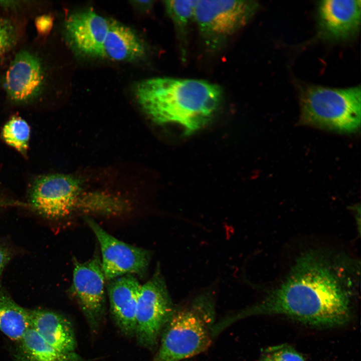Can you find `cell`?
I'll use <instances>...</instances> for the list:
<instances>
[{
  "instance_id": "18",
  "label": "cell",
  "mask_w": 361,
  "mask_h": 361,
  "mask_svg": "<svg viewBox=\"0 0 361 361\" xmlns=\"http://www.w3.org/2000/svg\"><path fill=\"white\" fill-rule=\"evenodd\" d=\"M196 1H165L166 11L172 21L179 40L183 57L186 54V45L189 28L195 20Z\"/></svg>"
},
{
  "instance_id": "20",
  "label": "cell",
  "mask_w": 361,
  "mask_h": 361,
  "mask_svg": "<svg viewBox=\"0 0 361 361\" xmlns=\"http://www.w3.org/2000/svg\"><path fill=\"white\" fill-rule=\"evenodd\" d=\"M259 361H305L303 356L291 346L282 344L272 346L262 353Z\"/></svg>"
},
{
  "instance_id": "23",
  "label": "cell",
  "mask_w": 361,
  "mask_h": 361,
  "mask_svg": "<svg viewBox=\"0 0 361 361\" xmlns=\"http://www.w3.org/2000/svg\"><path fill=\"white\" fill-rule=\"evenodd\" d=\"M52 20L49 17L44 16L40 17L37 22L38 28L41 32H46L51 28Z\"/></svg>"
},
{
  "instance_id": "16",
  "label": "cell",
  "mask_w": 361,
  "mask_h": 361,
  "mask_svg": "<svg viewBox=\"0 0 361 361\" xmlns=\"http://www.w3.org/2000/svg\"><path fill=\"white\" fill-rule=\"evenodd\" d=\"M17 342V361H83L75 352L64 353L57 350L31 326Z\"/></svg>"
},
{
  "instance_id": "1",
  "label": "cell",
  "mask_w": 361,
  "mask_h": 361,
  "mask_svg": "<svg viewBox=\"0 0 361 361\" xmlns=\"http://www.w3.org/2000/svg\"><path fill=\"white\" fill-rule=\"evenodd\" d=\"M357 273L356 261L347 257L308 252L263 300L229 316V320L233 323L251 315L281 314L314 326L342 325L350 317Z\"/></svg>"
},
{
  "instance_id": "12",
  "label": "cell",
  "mask_w": 361,
  "mask_h": 361,
  "mask_svg": "<svg viewBox=\"0 0 361 361\" xmlns=\"http://www.w3.org/2000/svg\"><path fill=\"white\" fill-rule=\"evenodd\" d=\"M360 0H324L318 7V27L321 37L339 41L357 32L360 23Z\"/></svg>"
},
{
  "instance_id": "7",
  "label": "cell",
  "mask_w": 361,
  "mask_h": 361,
  "mask_svg": "<svg viewBox=\"0 0 361 361\" xmlns=\"http://www.w3.org/2000/svg\"><path fill=\"white\" fill-rule=\"evenodd\" d=\"M83 194L81 182L77 177L61 173L45 174L33 182L28 204L30 209L45 218L61 219L78 209Z\"/></svg>"
},
{
  "instance_id": "10",
  "label": "cell",
  "mask_w": 361,
  "mask_h": 361,
  "mask_svg": "<svg viewBox=\"0 0 361 361\" xmlns=\"http://www.w3.org/2000/svg\"><path fill=\"white\" fill-rule=\"evenodd\" d=\"M110 20L91 10L73 13L65 23L67 43L76 54L90 58H102L103 44Z\"/></svg>"
},
{
  "instance_id": "4",
  "label": "cell",
  "mask_w": 361,
  "mask_h": 361,
  "mask_svg": "<svg viewBox=\"0 0 361 361\" xmlns=\"http://www.w3.org/2000/svg\"><path fill=\"white\" fill-rule=\"evenodd\" d=\"M360 98L359 86L343 89L308 86L301 94L302 119L338 132L356 131L360 124Z\"/></svg>"
},
{
  "instance_id": "13",
  "label": "cell",
  "mask_w": 361,
  "mask_h": 361,
  "mask_svg": "<svg viewBox=\"0 0 361 361\" xmlns=\"http://www.w3.org/2000/svg\"><path fill=\"white\" fill-rule=\"evenodd\" d=\"M141 284L132 275L109 281L107 286L112 317L125 335H134L135 313Z\"/></svg>"
},
{
  "instance_id": "6",
  "label": "cell",
  "mask_w": 361,
  "mask_h": 361,
  "mask_svg": "<svg viewBox=\"0 0 361 361\" xmlns=\"http://www.w3.org/2000/svg\"><path fill=\"white\" fill-rule=\"evenodd\" d=\"M174 306L159 267L141 285L135 313L134 335L142 346L154 350L174 311Z\"/></svg>"
},
{
  "instance_id": "22",
  "label": "cell",
  "mask_w": 361,
  "mask_h": 361,
  "mask_svg": "<svg viewBox=\"0 0 361 361\" xmlns=\"http://www.w3.org/2000/svg\"><path fill=\"white\" fill-rule=\"evenodd\" d=\"M12 257V254L10 250L7 247L0 244V277Z\"/></svg>"
},
{
  "instance_id": "21",
  "label": "cell",
  "mask_w": 361,
  "mask_h": 361,
  "mask_svg": "<svg viewBox=\"0 0 361 361\" xmlns=\"http://www.w3.org/2000/svg\"><path fill=\"white\" fill-rule=\"evenodd\" d=\"M15 39L16 31L13 25L0 19V58L12 48Z\"/></svg>"
},
{
  "instance_id": "2",
  "label": "cell",
  "mask_w": 361,
  "mask_h": 361,
  "mask_svg": "<svg viewBox=\"0 0 361 361\" xmlns=\"http://www.w3.org/2000/svg\"><path fill=\"white\" fill-rule=\"evenodd\" d=\"M136 100L158 124L180 126L187 135L207 124L222 99L221 88L206 81L156 77L140 81L135 88Z\"/></svg>"
},
{
  "instance_id": "3",
  "label": "cell",
  "mask_w": 361,
  "mask_h": 361,
  "mask_svg": "<svg viewBox=\"0 0 361 361\" xmlns=\"http://www.w3.org/2000/svg\"><path fill=\"white\" fill-rule=\"evenodd\" d=\"M215 320V299L210 290L175 307L150 361H180L203 352L214 338Z\"/></svg>"
},
{
  "instance_id": "24",
  "label": "cell",
  "mask_w": 361,
  "mask_h": 361,
  "mask_svg": "<svg viewBox=\"0 0 361 361\" xmlns=\"http://www.w3.org/2000/svg\"><path fill=\"white\" fill-rule=\"evenodd\" d=\"M132 5L139 11L146 12L149 11L153 5V1H135L131 2Z\"/></svg>"
},
{
  "instance_id": "9",
  "label": "cell",
  "mask_w": 361,
  "mask_h": 361,
  "mask_svg": "<svg viewBox=\"0 0 361 361\" xmlns=\"http://www.w3.org/2000/svg\"><path fill=\"white\" fill-rule=\"evenodd\" d=\"M85 221L100 246L101 265L106 280L125 275H142L147 271L151 254L147 250L123 242L105 231L91 218Z\"/></svg>"
},
{
  "instance_id": "17",
  "label": "cell",
  "mask_w": 361,
  "mask_h": 361,
  "mask_svg": "<svg viewBox=\"0 0 361 361\" xmlns=\"http://www.w3.org/2000/svg\"><path fill=\"white\" fill-rule=\"evenodd\" d=\"M29 327L28 309L16 303L0 285V331L18 341Z\"/></svg>"
},
{
  "instance_id": "14",
  "label": "cell",
  "mask_w": 361,
  "mask_h": 361,
  "mask_svg": "<svg viewBox=\"0 0 361 361\" xmlns=\"http://www.w3.org/2000/svg\"><path fill=\"white\" fill-rule=\"evenodd\" d=\"M30 326L49 344L64 353L74 352L76 340L72 325L63 315L44 309H28Z\"/></svg>"
},
{
  "instance_id": "19",
  "label": "cell",
  "mask_w": 361,
  "mask_h": 361,
  "mask_svg": "<svg viewBox=\"0 0 361 361\" xmlns=\"http://www.w3.org/2000/svg\"><path fill=\"white\" fill-rule=\"evenodd\" d=\"M2 136L4 141L24 155H26L30 137L28 123L20 117L11 118L4 126Z\"/></svg>"
},
{
  "instance_id": "15",
  "label": "cell",
  "mask_w": 361,
  "mask_h": 361,
  "mask_svg": "<svg viewBox=\"0 0 361 361\" xmlns=\"http://www.w3.org/2000/svg\"><path fill=\"white\" fill-rule=\"evenodd\" d=\"M146 52L143 41L130 28L115 20H110L103 44V57L112 61L134 62L143 58Z\"/></svg>"
},
{
  "instance_id": "8",
  "label": "cell",
  "mask_w": 361,
  "mask_h": 361,
  "mask_svg": "<svg viewBox=\"0 0 361 361\" xmlns=\"http://www.w3.org/2000/svg\"><path fill=\"white\" fill-rule=\"evenodd\" d=\"M105 277L99 256L75 261L69 292L75 299L92 332L99 328L106 311Z\"/></svg>"
},
{
  "instance_id": "11",
  "label": "cell",
  "mask_w": 361,
  "mask_h": 361,
  "mask_svg": "<svg viewBox=\"0 0 361 361\" xmlns=\"http://www.w3.org/2000/svg\"><path fill=\"white\" fill-rule=\"evenodd\" d=\"M43 68L40 59L33 53L26 50L19 52L5 76L4 88L8 97L19 103L36 98L44 87Z\"/></svg>"
},
{
  "instance_id": "5",
  "label": "cell",
  "mask_w": 361,
  "mask_h": 361,
  "mask_svg": "<svg viewBox=\"0 0 361 361\" xmlns=\"http://www.w3.org/2000/svg\"><path fill=\"white\" fill-rule=\"evenodd\" d=\"M258 8L253 1H198L195 21L209 49L216 50L252 17Z\"/></svg>"
}]
</instances>
